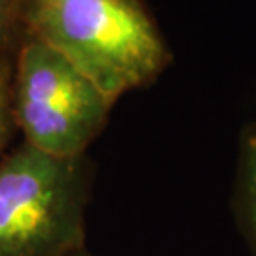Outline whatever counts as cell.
Wrapping results in <instances>:
<instances>
[{
    "label": "cell",
    "mask_w": 256,
    "mask_h": 256,
    "mask_svg": "<svg viewBox=\"0 0 256 256\" xmlns=\"http://www.w3.org/2000/svg\"><path fill=\"white\" fill-rule=\"evenodd\" d=\"M21 25L116 101L154 84L173 61L140 0H23Z\"/></svg>",
    "instance_id": "6da1fadb"
},
{
    "label": "cell",
    "mask_w": 256,
    "mask_h": 256,
    "mask_svg": "<svg viewBox=\"0 0 256 256\" xmlns=\"http://www.w3.org/2000/svg\"><path fill=\"white\" fill-rule=\"evenodd\" d=\"M95 167L19 142L0 160V256H72L86 250Z\"/></svg>",
    "instance_id": "7a4b0ae2"
},
{
    "label": "cell",
    "mask_w": 256,
    "mask_h": 256,
    "mask_svg": "<svg viewBox=\"0 0 256 256\" xmlns=\"http://www.w3.org/2000/svg\"><path fill=\"white\" fill-rule=\"evenodd\" d=\"M116 99L52 48L27 38L14 61V116L23 140L46 154L86 156Z\"/></svg>",
    "instance_id": "3957f363"
},
{
    "label": "cell",
    "mask_w": 256,
    "mask_h": 256,
    "mask_svg": "<svg viewBox=\"0 0 256 256\" xmlns=\"http://www.w3.org/2000/svg\"><path fill=\"white\" fill-rule=\"evenodd\" d=\"M236 212L256 254V122L241 133L236 178Z\"/></svg>",
    "instance_id": "277c9868"
},
{
    "label": "cell",
    "mask_w": 256,
    "mask_h": 256,
    "mask_svg": "<svg viewBox=\"0 0 256 256\" xmlns=\"http://www.w3.org/2000/svg\"><path fill=\"white\" fill-rule=\"evenodd\" d=\"M18 131L14 116V61L0 54V160Z\"/></svg>",
    "instance_id": "5b68a950"
},
{
    "label": "cell",
    "mask_w": 256,
    "mask_h": 256,
    "mask_svg": "<svg viewBox=\"0 0 256 256\" xmlns=\"http://www.w3.org/2000/svg\"><path fill=\"white\" fill-rule=\"evenodd\" d=\"M23 0H0V54L16 25H21Z\"/></svg>",
    "instance_id": "8992f818"
},
{
    "label": "cell",
    "mask_w": 256,
    "mask_h": 256,
    "mask_svg": "<svg viewBox=\"0 0 256 256\" xmlns=\"http://www.w3.org/2000/svg\"><path fill=\"white\" fill-rule=\"evenodd\" d=\"M72 256H95V254H92V252L86 248V250H80V252H76V254H72Z\"/></svg>",
    "instance_id": "52a82bcc"
}]
</instances>
